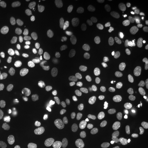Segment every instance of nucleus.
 I'll return each mask as SVG.
<instances>
[{
	"mask_svg": "<svg viewBox=\"0 0 148 148\" xmlns=\"http://www.w3.org/2000/svg\"><path fill=\"white\" fill-rule=\"evenodd\" d=\"M58 123L61 127H67L69 122V112L64 108H59L57 112Z\"/></svg>",
	"mask_w": 148,
	"mask_h": 148,
	"instance_id": "2eb2a0df",
	"label": "nucleus"
},
{
	"mask_svg": "<svg viewBox=\"0 0 148 148\" xmlns=\"http://www.w3.org/2000/svg\"><path fill=\"white\" fill-rule=\"evenodd\" d=\"M118 148H127V147L125 145H123V144H120V145H119Z\"/></svg>",
	"mask_w": 148,
	"mask_h": 148,
	"instance_id": "4be33fe9",
	"label": "nucleus"
},
{
	"mask_svg": "<svg viewBox=\"0 0 148 148\" xmlns=\"http://www.w3.org/2000/svg\"><path fill=\"white\" fill-rule=\"evenodd\" d=\"M106 139L110 146L115 147L119 142V133L114 127L108 128L106 132Z\"/></svg>",
	"mask_w": 148,
	"mask_h": 148,
	"instance_id": "4468645a",
	"label": "nucleus"
},
{
	"mask_svg": "<svg viewBox=\"0 0 148 148\" xmlns=\"http://www.w3.org/2000/svg\"><path fill=\"white\" fill-rule=\"evenodd\" d=\"M114 31L119 36L125 37L128 36L133 29L134 22L131 17L125 16H114Z\"/></svg>",
	"mask_w": 148,
	"mask_h": 148,
	"instance_id": "39448f33",
	"label": "nucleus"
},
{
	"mask_svg": "<svg viewBox=\"0 0 148 148\" xmlns=\"http://www.w3.org/2000/svg\"><path fill=\"white\" fill-rule=\"evenodd\" d=\"M52 113L49 110H41L39 111L32 122V128L35 131H41L47 129L51 123Z\"/></svg>",
	"mask_w": 148,
	"mask_h": 148,
	"instance_id": "6e6552de",
	"label": "nucleus"
},
{
	"mask_svg": "<svg viewBox=\"0 0 148 148\" xmlns=\"http://www.w3.org/2000/svg\"><path fill=\"white\" fill-rule=\"evenodd\" d=\"M93 107L97 115L103 120H109L113 115L110 101L105 96H99L93 102Z\"/></svg>",
	"mask_w": 148,
	"mask_h": 148,
	"instance_id": "20e7f679",
	"label": "nucleus"
},
{
	"mask_svg": "<svg viewBox=\"0 0 148 148\" xmlns=\"http://www.w3.org/2000/svg\"><path fill=\"white\" fill-rule=\"evenodd\" d=\"M0 17L11 23H16L19 20V12L12 4L4 3L0 6Z\"/></svg>",
	"mask_w": 148,
	"mask_h": 148,
	"instance_id": "9b49d317",
	"label": "nucleus"
},
{
	"mask_svg": "<svg viewBox=\"0 0 148 148\" xmlns=\"http://www.w3.org/2000/svg\"><path fill=\"white\" fill-rule=\"evenodd\" d=\"M141 104L143 109L148 112V89L143 91L142 98H141Z\"/></svg>",
	"mask_w": 148,
	"mask_h": 148,
	"instance_id": "aec40b11",
	"label": "nucleus"
},
{
	"mask_svg": "<svg viewBox=\"0 0 148 148\" xmlns=\"http://www.w3.org/2000/svg\"><path fill=\"white\" fill-rule=\"evenodd\" d=\"M76 132H77L80 135H86V134H89L91 132V127H90V124L86 123H82L77 124L76 127Z\"/></svg>",
	"mask_w": 148,
	"mask_h": 148,
	"instance_id": "f3484780",
	"label": "nucleus"
},
{
	"mask_svg": "<svg viewBox=\"0 0 148 148\" xmlns=\"http://www.w3.org/2000/svg\"><path fill=\"white\" fill-rule=\"evenodd\" d=\"M62 16V9L56 4H48L37 8L35 17L38 21H47L58 19Z\"/></svg>",
	"mask_w": 148,
	"mask_h": 148,
	"instance_id": "f03ea898",
	"label": "nucleus"
},
{
	"mask_svg": "<svg viewBox=\"0 0 148 148\" xmlns=\"http://www.w3.org/2000/svg\"><path fill=\"white\" fill-rule=\"evenodd\" d=\"M98 148H108L106 146H104V145H102V146H99Z\"/></svg>",
	"mask_w": 148,
	"mask_h": 148,
	"instance_id": "5701e85b",
	"label": "nucleus"
},
{
	"mask_svg": "<svg viewBox=\"0 0 148 148\" xmlns=\"http://www.w3.org/2000/svg\"><path fill=\"white\" fill-rule=\"evenodd\" d=\"M27 85L21 78H12L6 83L2 89V97L8 102H18L26 95Z\"/></svg>",
	"mask_w": 148,
	"mask_h": 148,
	"instance_id": "f257e3e1",
	"label": "nucleus"
},
{
	"mask_svg": "<svg viewBox=\"0 0 148 148\" xmlns=\"http://www.w3.org/2000/svg\"><path fill=\"white\" fill-rule=\"evenodd\" d=\"M31 67L34 73L37 76H42L46 73L48 64L45 55L40 51L36 50L31 55Z\"/></svg>",
	"mask_w": 148,
	"mask_h": 148,
	"instance_id": "423d86ee",
	"label": "nucleus"
},
{
	"mask_svg": "<svg viewBox=\"0 0 148 148\" xmlns=\"http://www.w3.org/2000/svg\"><path fill=\"white\" fill-rule=\"evenodd\" d=\"M3 3V0H0V3Z\"/></svg>",
	"mask_w": 148,
	"mask_h": 148,
	"instance_id": "bb28decb",
	"label": "nucleus"
},
{
	"mask_svg": "<svg viewBox=\"0 0 148 148\" xmlns=\"http://www.w3.org/2000/svg\"><path fill=\"white\" fill-rule=\"evenodd\" d=\"M89 143V138L84 135L77 136L73 139V144L76 147H84Z\"/></svg>",
	"mask_w": 148,
	"mask_h": 148,
	"instance_id": "6ab92c4d",
	"label": "nucleus"
},
{
	"mask_svg": "<svg viewBox=\"0 0 148 148\" xmlns=\"http://www.w3.org/2000/svg\"><path fill=\"white\" fill-rule=\"evenodd\" d=\"M120 4H121V2H120V1H119V2L117 3V6H120Z\"/></svg>",
	"mask_w": 148,
	"mask_h": 148,
	"instance_id": "a878e982",
	"label": "nucleus"
},
{
	"mask_svg": "<svg viewBox=\"0 0 148 148\" xmlns=\"http://www.w3.org/2000/svg\"><path fill=\"white\" fill-rule=\"evenodd\" d=\"M91 58L92 61L95 64H101L104 62L105 58H106V55H105V51L104 49L101 47L95 48L93 50L92 54H91Z\"/></svg>",
	"mask_w": 148,
	"mask_h": 148,
	"instance_id": "dca6fc26",
	"label": "nucleus"
},
{
	"mask_svg": "<svg viewBox=\"0 0 148 148\" xmlns=\"http://www.w3.org/2000/svg\"><path fill=\"white\" fill-rule=\"evenodd\" d=\"M50 143L54 148H60L62 146V138L59 133L53 132L50 135Z\"/></svg>",
	"mask_w": 148,
	"mask_h": 148,
	"instance_id": "a211bd4d",
	"label": "nucleus"
},
{
	"mask_svg": "<svg viewBox=\"0 0 148 148\" xmlns=\"http://www.w3.org/2000/svg\"><path fill=\"white\" fill-rule=\"evenodd\" d=\"M89 2H90L89 0H77V3H81V4H86V3H87Z\"/></svg>",
	"mask_w": 148,
	"mask_h": 148,
	"instance_id": "412c9836",
	"label": "nucleus"
},
{
	"mask_svg": "<svg viewBox=\"0 0 148 148\" xmlns=\"http://www.w3.org/2000/svg\"><path fill=\"white\" fill-rule=\"evenodd\" d=\"M71 116L74 120L79 122L89 121L94 118V113L87 108L77 107L73 110Z\"/></svg>",
	"mask_w": 148,
	"mask_h": 148,
	"instance_id": "ddd939ff",
	"label": "nucleus"
},
{
	"mask_svg": "<svg viewBox=\"0 0 148 148\" xmlns=\"http://www.w3.org/2000/svg\"><path fill=\"white\" fill-rule=\"evenodd\" d=\"M27 148H38V147H35V146H29V147H27Z\"/></svg>",
	"mask_w": 148,
	"mask_h": 148,
	"instance_id": "b1692460",
	"label": "nucleus"
},
{
	"mask_svg": "<svg viewBox=\"0 0 148 148\" xmlns=\"http://www.w3.org/2000/svg\"><path fill=\"white\" fill-rule=\"evenodd\" d=\"M108 9L105 5L95 6L87 11L86 15V21L90 27L100 26L105 21Z\"/></svg>",
	"mask_w": 148,
	"mask_h": 148,
	"instance_id": "7ed1b4c3",
	"label": "nucleus"
},
{
	"mask_svg": "<svg viewBox=\"0 0 148 148\" xmlns=\"http://www.w3.org/2000/svg\"><path fill=\"white\" fill-rule=\"evenodd\" d=\"M86 101V92L84 89L80 86H76L73 89L72 95L70 96L69 102L75 108L77 107H81Z\"/></svg>",
	"mask_w": 148,
	"mask_h": 148,
	"instance_id": "f8f14e48",
	"label": "nucleus"
},
{
	"mask_svg": "<svg viewBox=\"0 0 148 148\" xmlns=\"http://www.w3.org/2000/svg\"><path fill=\"white\" fill-rule=\"evenodd\" d=\"M49 69L53 75L58 77H65L70 73V67L63 59L58 57H53L49 60Z\"/></svg>",
	"mask_w": 148,
	"mask_h": 148,
	"instance_id": "1a4fd4ad",
	"label": "nucleus"
},
{
	"mask_svg": "<svg viewBox=\"0 0 148 148\" xmlns=\"http://www.w3.org/2000/svg\"><path fill=\"white\" fill-rule=\"evenodd\" d=\"M76 39L84 47H90L95 43V34L86 27H81L76 32Z\"/></svg>",
	"mask_w": 148,
	"mask_h": 148,
	"instance_id": "9d476101",
	"label": "nucleus"
},
{
	"mask_svg": "<svg viewBox=\"0 0 148 148\" xmlns=\"http://www.w3.org/2000/svg\"><path fill=\"white\" fill-rule=\"evenodd\" d=\"M45 97L53 104H61L66 99V91L60 85L51 83L48 85Z\"/></svg>",
	"mask_w": 148,
	"mask_h": 148,
	"instance_id": "0eeeda50",
	"label": "nucleus"
},
{
	"mask_svg": "<svg viewBox=\"0 0 148 148\" xmlns=\"http://www.w3.org/2000/svg\"><path fill=\"white\" fill-rule=\"evenodd\" d=\"M127 2H128V3H134L135 1H134V0H127Z\"/></svg>",
	"mask_w": 148,
	"mask_h": 148,
	"instance_id": "393cba45",
	"label": "nucleus"
}]
</instances>
